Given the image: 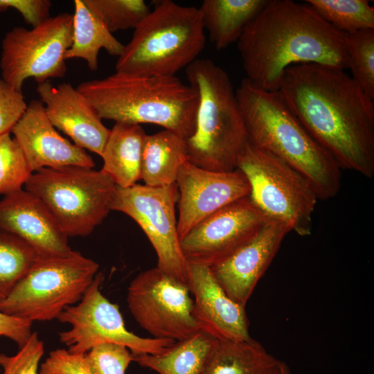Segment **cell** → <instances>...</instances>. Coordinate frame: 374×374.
Returning a JSON list of instances; mask_svg holds the SVG:
<instances>
[{"instance_id": "1", "label": "cell", "mask_w": 374, "mask_h": 374, "mask_svg": "<svg viewBox=\"0 0 374 374\" xmlns=\"http://www.w3.org/2000/svg\"><path fill=\"white\" fill-rule=\"evenodd\" d=\"M310 135L341 169L374 175V105L344 69L292 65L278 90Z\"/></svg>"}, {"instance_id": "2", "label": "cell", "mask_w": 374, "mask_h": 374, "mask_svg": "<svg viewBox=\"0 0 374 374\" xmlns=\"http://www.w3.org/2000/svg\"><path fill=\"white\" fill-rule=\"evenodd\" d=\"M237 47L245 78L267 91L278 90L292 65L348 69L346 34L306 2L268 0L244 28Z\"/></svg>"}, {"instance_id": "3", "label": "cell", "mask_w": 374, "mask_h": 374, "mask_svg": "<svg viewBox=\"0 0 374 374\" xmlns=\"http://www.w3.org/2000/svg\"><path fill=\"white\" fill-rule=\"evenodd\" d=\"M247 140L303 175L319 199L341 188V168L305 130L278 91L261 89L244 78L235 90Z\"/></svg>"}, {"instance_id": "4", "label": "cell", "mask_w": 374, "mask_h": 374, "mask_svg": "<svg viewBox=\"0 0 374 374\" xmlns=\"http://www.w3.org/2000/svg\"><path fill=\"white\" fill-rule=\"evenodd\" d=\"M77 89L101 119L151 123L184 139L193 133L198 105L195 90L173 76H139L116 72L84 81Z\"/></svg>"}, {"instance_id": "5", "label": "cell", "mask_w": 374, "mask_h": 374, "mask_svg": "<svg viewBox=\"0 0 374 374\" xmlns=\"http://www.w3.org/2000/svg\"><path fill=\"white\" fill-rule=\"evenodd\" d=\"M186 75L198 97L195 128L185 139L188 161L208 170H235L248 140L229 75L206 58L189 64Z\"/></svg>"}, {"instance_id": "6", "label": "cell", "mask_w": 374, "mask_h": 374, "mask_svg": "<svg viewBox=\"0 0 374 374\" xmlns=\"http://www.w3.org/2000/svg\"><path fill=\"white\" fill-rule=\"evenodd\" d=\"M206 43L198 8L171 0L156 3L134 28L116 63V72L139 76H173L198 58Z\"/></svg>"}, {"instance_id": "7", "label": "cell", "mask_w": 374, "mask_h": 374, "mask_svg": "<svg viewBox=\"0 0 374 374\" xmlns=\"http://www.w3.org/2000/svg\"><path fill=\"white\" fill-rule=\"evenodd\" d=\"M99 265L80 252L38 256L8 295L0 312L31 322L57 319L78 303L98 272Z\"/></svg>"}, {"instance_id": "8", "label": "cell", "mask_w": 374, "mask_h": 374, "mask_svg": "<svg viewBox=\"0 0 374 374\" xmlns=\"http://www.w3.org/2000/svg\"><path fill=\"white\" fill-rule=\"evenodd\" d=\"M115 184L103 170L80 166L42 168L32 174L25 190L38 197L69 237L91 234L111 211Z\"/></svg>"}, {"instance_id": "9", "label": "cell", "mask_w": 374, "mask_h": 374, "mask_svg": "<svg viewBox=\"0 0 374 374\" xmlns=\"http://www.w3.org/2000/svg\"><path fill=\"white\" fill-rule=\"evenodd\" d=\"M236 168L249 184L251 200L269 220L285 223L301 236L311 233L319 198L303 175L249 141Z\"/></svg>"}, {"instance_id": "10", "label": "cell", "mask_w": 374, "mask_h": 374, "mask_svg": "<svg viewBox=\"0 0 374 374\" xmlns=\"http://www.w3.org/2000/svg\"><path fill=\"white\" fill-rule=\"evenodd\" d=\"M73 40V14L51 17L31 29L15 27L1 42V78L21 91L24 82L33 78L39 84L63 78L66 72L64 54Z\"/></svg>"}, {"instance_id": "11", "label": "cell", "mask_w": 374, "mask_h": 374, "mask_svg": "<svg viewBox=\"0 0 374 374\" xmlns=\"http://www.w3.org/2000/svg\"><path fill=\"white\" fill-rule=\"evenodd\" d=\"M103 280V273L98 271L81 300L66 307L57 319L71 326V329L58 333L60 341L68 347L69 352L84 355L98 344L114 343L126 346L132 355H157L175 342L141 337L127 330L118 306L101 293Z\"/></svg>"}, {"instance_id": "12", "label": "cell", "mask_w": 374, "mask_h": 374, "mask_svg": "<svg viewBox=\"0 0 374 374\" xmlns=\"http://www.w3.org/2000/svg\"><path fill=\"white\" fill-rule=\"evenodd\" d=\"M178 199L176 183L159 187L116 186L110 208L133 219L155 250L157 267L188 285V262L181 249L175 215Z\"/></svg>"}, {"instance_id": "13", "label": "cell", "mask_w": 374, "mask_h": 374, "mask_svg": "<svg viewBox=\"0 0 374 374\" xmlns=\"http://www.w3.org/2000/svg\"><path fill=\"white\" fill-rule=\"evenodd\" d=\"M190 293L186 284L155 267L131 281L127 303L136 323L153 338L177 341L200 330Z\"/></svg>"}, {"instance_id": "14", "label": "cell", "mask_w": 374, "mask_h": 374, "mask_svg": "<svg viewBox=\"0 0 374 374\" xmlns=\"http://www.w3.org/2000/svg\"><path fill=\"white\" fill-rule=\"evenodd\" d=\"M270 220L249 196L209 215L180 240L188 262L211 267L251 240Z\"/></svg>"}, {"instance_id": "15", "label": "cell", "mask_w": 374, "mask_h": 374, "mask_svg": "<svg viewBox=\"0 0 374 374\" xmlns=\"http://www.w3.org/2000/svg\"><path fill=\"white\" fill-rule=\"evenodd\" d=\"M176 184L179 192L177 231L180 240L209 215L250 194L249 184L238 169L213 171L188 161L180 169Z\"/></svg>"}, {"instance_id": "16", "label": "cell", "mask_w": 374, "mask_h": 374, "mask_svg": "<svg viewBox=\"0 0 374 374\" xmlns=\"http://www.w3.org/2000/svg\"><path fill=\"white\" fill-rule=\"evenodd\" d=\"M290 231L285 223L270 220L247 243L226 260L210 267L216 280L231 299L245 307L258 280Z\"/></svg>"}, {"instance_id": "17", "label": "cell", "mask_w": 374, "mask_h": 374, "mask_svg": "<svg viewBox=\"0 0 374 374\" xmlns=\"http://www.w3.org/2000/svg\"><path fill=\"white\" fill-rule=\"evenodd\" d=\"M33 170L80 166L93 168L95 163L86 151L62 136L46 115L43 103H29L11 132Z\"/></svg>"}, {"instance_id": "18", "label": "cell", "mask_w": 374, "mask_h": 374, "mask_svg": "<svg viewBox=\"0 0 374 374\" xmlns=\"http://www.w3.org/2000/svg\"><path fill=\"white\" fill-rule=\"evenodd\" d=\"M188 285L194 296L193 315L200 330L219 341L251 338L245 307L226 294L210 267L188 262Z\"/></svg>"}, {"instance_id": "19", "label": "cell", "mask_w": 374, "mask_h": 374, "mask_svg": "<svg viewBox=\"0 0 374 374\" xmlns=\"http://www.w3.org/2000/svg\"><path fill=\"white\" fill-rule=\"evenodd\" d=\"M0 230L25 241L38 256H64L73 251L46 206L26 190L5 195L0 201Z\"/></svg>"}, {"instance_id": "20", "label": "cell", "mask_w": 374, "mask_h": 374, "mask_svg": "<svg viewBox=\"0 0 374 374\" xmlns=\"http://www.w3.org/2000/svg\"><path fill=\"white\" fill-rule=\"evenodd\" d=\"M36 91L51 124L77 146L101 156L110 130L77 88L47 81L38 84Z\"/></svg>"}, {"instance_id": "21", "label": "cell", "mask_w": 374, "mask_h": 374, "mask_svg": "<svg viewBox=\"0 0 374 374\" xmlns=\"http://www.w3.org/2000/svg\"><path fill=\"white\" fill-rule=\"evenodd\" d=\"M146 135L141 125L115 123L104 147L101 170L121 188L141 179V156Z\"/></svg>"}, {"instance_id": "22", "label": "cell", "mask_w": 374, "mask_h": 374, "mask_svg": "<svg viewBox=\"0 0 374 374\" xmlns=\"http://www.w3.org/2000/svg\"><path fill=\"white\" fill-rule=\"evenodd\" d=\"M185 139L164 130L144 138L141 179L146 186L159 187L176 183L178 174L187 162Z\"/></svg>"}, {"instance_id": "23", "label": "cell", "mask_w": 374, "mask_h": 374, "mask_svg": "<svg viewBox=\"0 0 374 374\" xmlns=\"http://www.w3.org/2000/svg\"><path fill=\"white\" fill-rule=\"evenodd\" d=\"M219 340L202 330L157 355H133V361L159 374H202Z\"/></svg>"}, {"instance_id": "24", "label": "cell", "mask_w": 374, "mask_h": 374, "mask_svg": "<svg viewBox=\"0 0 374 374\" xmlns=\"http://www.w3.org/2000/svg\"><path fill=\"white\" fill-rule=\"evenodd\" d=\"M268 0H204L199 8L204 30L217 50L237 42Z\"/></svg>"}, {"instance_id": "25", "label": "cell", "mask_w": 374, "mask_h": 374, "mask_svg": "<svg viewBox=\"0 0 374 374\" xmlns=\"http://www.w3.org/2000/svg\"><path fill=\"white\" fill-rule=\"evenodd\" d=\"M73 4V40L71 47L64 54V59H82L90 70L96 71L98 68L100 49L118 57L124 45L113 35L84 0H75Z\"/></svg>"}, {"instance_id": "26", "label": "cell", "mask_w": 374, "mask_h": 374, "mask_svg": "<svg viewBox=\"0 0 374 374\" xmlns=\"http://www.w3.org/2000/svg\"><path fill=\"white\" fill-rule=\"evenodd\" d=\"M202 374H280V360L252 338L219 341Z\"/></svg>"}, {"instance_id": "27", "label": "cell", "mask_w": 374, "mask_h": 374, "mask_svg": "<svg viewBox=\"0 0 374 374\" xmlns=\"http://www.w3.org/2000/svg\"><path fill=\"white\" fill-rule=\"evenodd\" d=\"M327 22L350 34L374 29V8L367 0H307Z\"/></svg>"}, {"instance_id": "28", "label": "cell", "mask_w": 374, "mask_h": 374, "mask_svg": "<svg viewBox=\"0 0 374 374\" xmlns=\"http://www.w3.org/2000/svg\"><path fill=\"white\" fill-rule=\"evenodd\" d=\"M37 257L25 241L0 230V299L8 295Z\"/></svg>"}, {"instance_id": "29", "label": "cell", "mask_w": 374, "mask_h": 374, "mask_svg": "<svg viewBox=\"0 0 374 374\" xmlns=\"http://www.w3.org/2000/svg\"><path fill=\"white\" fill-rule=\"evenodd\" d=\"M346 50L352 78L374 100V29L346 34Z\"/></svg>"}, {"instance_id": "30", "label": "cell", "mask_w": 374, "mask_h": 374, "mask_svg": "<svg viewBox=\"0 0 374 374\" xmlns=\"http://www.w3.org/2000/svg\"><path fill=\"white\" fill-rule=\"evenodd\" d=\"M85 4L103 21L112 33L135 28L149 14L143 0H84Z\"/></svg>"}, {"instance_id": "31", "label": "cell", "mask_w": 374, "mask_h": 374, "mask_svg": "<svg viewBox=\"0 0 374 374\" xmlns=\"http://www.w3.org/2000/svg\"><path fill=\"white\" fill-rule=\"evenodd\" d=\"M7 132L0 135V195L22 189L33 173L17 143Z\"/></svg>"}, {"instance_id": "32", "label": "cell", "mask_w": 374, "mask_h": 374, "mask_svg": "<svg viewBox=\"0 0 374 374\" xmlns=\"http://www.w3.org/2000/svg\"><path fill=\"white\" fill-rule=\"evenodd\" d=\"M84 359L92 374H125L133 355L123 345L105 343L91 348Z\"/></svg>"}, {"instance_id": "33", "label": "cell", "mask_w": 374, "mask_h": 374, "mask_svg": "<svg viewBox=\"0 0 374 374\" xmlns=\"http://www.w3.org/2000/svg\"><path fill=\"white\" fill-rule=\"evenodd\" d=\"M44 353V343L37 332H33L26 344L18 352L8 356L0 354V366L3 374H37L39 362Z\"/></svg>"}, {"instance_id": "34", "label": "cell", "mask_w": 374, "mask_h": 374, "mask_svg": "<svg viewBox=\"0 0 374 374\" xmlns=\"http://www.w3.org/2000/svg\"><path fill=\"white\" fill-rule=\"evenodd\" d=\"M21 91L0 78V135L10 132L27 108Z\"/></svg>"}, {"instance_id": "35", "label": "cell", "mask_w": 374, "mask_h": 374, "mask_svg": "<svg viewBox=\"0 0 374 374\" xmlns=\"http://www.w3.org/2000/svg\"><path fill=\"white\" fill-rule=\"evenodd\" d=\"M39 374H92L84 359V355L73 354L65 348L50 352L42 363Z\"/></svg>"}, {"instance_id": "36", "label": "cell", "mask_w": 374, "mask_h": 374, "mask_svg": "<svg viewBox=\"0 0 374 374\" xmlns=\"http://www.w3.org/2000/svg\"><path fill=\"white\" fill-rule=\"evenodd\" d=\"M51 6L49 0H0V12L8 8L15 9L33 28L51 17Z\"/></svg>"}, {"instance_id": "37", "label": "cell", "mask_w": 374, "mask_h": 374, "mask_svg": "<svg viewBox=\"0 0 374 374\" xmlns=\"http://www.w3.org/2000/svg\"><path fill=\"white\" fill-rule=\"evenodd\" d=\"M32 323L31 321L0 312V336L10 338L21 348L28 340L33 332Z\"/></svg>"}, {"instance_id": "38", "label": "cell", "mask_w": 374, "mask_h": 374, "mask_svg": "<svg viewBox=\"0 0 374 374\" xmlns=\"http://www.w3.org/2000/svg\"><path fill=\"white\" fill-rule=\"evenodd\" d=\"M280 374H292L289 366L283 361H280Z\"/></svg>"}]
</instances>
